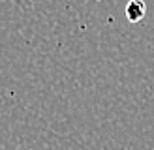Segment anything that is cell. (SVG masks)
I'll list each match as a JSON object with an SVG mask.
<instances>
[{"label":"cell","mask_w":154,"mask_h":150,"mask_svg":"<svg viewBox=\"0 0 154 150\" xmlns=\"http://www.w3.org/2000/svg\"><path fill=\"white\" fill-rule=\"evenodd\" d=\"M124 13H126V19L130 22H139L147 15V4L143 0H130L124 8Z\"/></svg>","instance_id":"6da1fadb"}]
</instances>
